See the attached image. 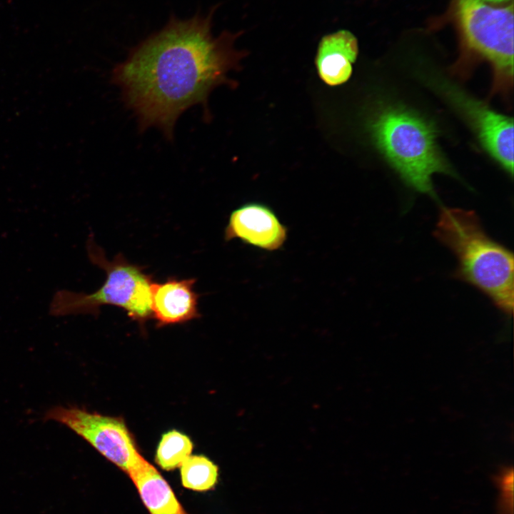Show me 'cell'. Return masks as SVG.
Listing matches in <instances>:
<instances>
[{
  "label": "cell",
  "mask_w": 514,
  "mask_h": 514,
  "mask_svg": "<svg viewBox=\"0 0 514 514\" xmlns=\"http://www.w3.org/2000/svg\"><path fill=\"white\" fill-rule=\"evenodd\" d=\"M215 8L188 19L170 17L165 26L134 46L112 71L111 81L136 115L140 131L154 126L173 138L178 117L201 104L217 86H235L228 73L241 69L246 55L235 46L241 32L213 34Z\"/></svg>",
  "instance_id": "cell-1"
},
{
  "label": "cell",
  "mask_w": 514,
  "mask_h": 514,
  "mask_svg": "<svg viewBox=\"0 0 514 514\" xmlns=\"http://www.w3.org/2000/svg\"><path fill=\"white\" fill-rule=\"evenodd\" d=\"M367 128L377 149L412 189L435 196L433 174L455 176L438 147L433 125L410 110L381 109Z\"/></svg>",
  "instance_id": "cell-3"
},
{
  "label": "cell",
  "mask_w": 514,
  "mask_h": 514,
  "mask_svg": "<svg viewBox=\"0 0 514 514\" xmlns=\"http://www.w3.org/2000/svg\"><path fill=\"white\" fill-rule=\"evenodd\" d=\"M485 1L488 3H493V4H501V3H506L511 0H484Z\"/></svg>",
  "instance_id": "cell-15"
},
{
  "label": "cell",
  "mask_w": 514,
  "mask_h": 514,
  "mask_svg": "<svg viewBox=\"0 0 514 514\" xmlns=\"http://www.w3.org/2000/svg\"><path fill=\"white\" fill-rule=\"evenodd\" d=\"M196 278L170 277L151 284V312L159 326L182 323L198 318L199 294L193 288Z\"/></svg>",
  "instance_id": "cell-9"
},
{
  "label": "cell",
  "mask_w": 514,
  "mask_h": 514,
  "mask_svg": "<svg viewBox=\"0 0 514 514\" xmlns=\"http://www.w3.org/2000/svg\"><path fill=\"white\" fill-rule=\"evenodd\" d=\"M456 11L463 52L452 72L467 79L477 61L492 69L490 95L508 102L513 86V5L493 6L484 0H457Z\"/></svg>",
  "instance_id": "cell-4"
},
{
  "label": "cell",
  "mask_w": 514,
  "mask_h": 514,
  "mask_svg": "<svg viewBox=\"0 0 514 514\" xmlns=\"http://www.w3.org/2000/svg\"><path fill=\"white\" fill-rule=\"evenodd\" d=\"M502 474L500 479L502 488V509L505 514H510L509 510L513 512V508L509 504L513 506V501L509 498L513 500V470H506Z\"/></svg>",
  "instance_id": "cell-14"
},
{
  "label": "cell",
  "mask_w": 514,
  "mask_h": 514,
  "mask_svg": "<svg viewBox=\"0 0 514 514\" xmlns=\"http://www.w3.org/2000/svg\"><path fill=\"white\" fill-rule=\"evenodd\" d=\"M435 236L455 255V275L489 297L506 314L513 310V255L485 232L471 211L442 207Z\"/></svg>",
  "instance_id": "cell-2"
},
{
  "label": "cell",
  "mask_w": 514,
  "mask_h": 514,
  "mask_svg": "<svg viewBox=\"0 0 514 514\" xmlns=\"http://www.w3.org/2000/svg\"><path fill=\"white\" fill-rule=\"evenodd\" d=\"M288 237V228L268 206L250 202L230 214L224 239H240L247 245L268 251L281 248Z\"/></svg>",
  "instance_id": "cell-8"
},
{
  "label": "cell",
  "mask_w": 514,
  "mask_h": 514,
  "mask_svg": "<svg viewBox=\"0 0 514 514\" xmlns=\"http://www.w3.org/2000/svg\"><path fill=\"white\" fill-rule=\"evenodd\" d=\"M448 101L467 120L485 151L507 173H513V119L447 82L438 85Z\"/></svg>",
  "instance_id": "cell-7"
},
{
  "label": "cell",
  "mask_w": 514,
  "mask_h": 514,
  "mask_svg": "<svg viewBox=\"0 0 514 514\" xmlns=\"http://www.w3.org/2000/svg\"><path fill=\"white\" fill-rule=\"evenodd\" d=\"M127 474L150 514H188L167 481L142 455Z\"/></svg>",
  "instance_id": "cell-11"
},
{
  "label": "cell",
  "mask_w": 514,
  "mask_h": 514,
  "mask_svg": "<svg viewBox=\"0 0 514 514\" xmlns=\"http://www.w3.org/2000/svg\"><path fill=\"white\" fill-rule=\"evenodd\" d=\"M86 248L90 261L106 273L104 284L91 293L57 291L50 303L49 313L54 316L98 314L101 306L111 305L124 309L138 322L150 318L152 276L146 274L143 267L128 262L121 253L108 260L93 234L89 236Z\"/></svg>",
  "instance_id": "cell-5"
},
{
  "label": "cell",
  "mask_w": 514,
  "mask_h": 514,
  "mask_svg": "<svg viewBox=\"0 0 514 514\" xmlns=\"http://www.w3.org/2000/svg\"><path fill=\"white\" fill-rule=\"evenodd\" d=\"M180 468L181 483L188 489L206 491L217 483L218 466L203 455L188 456Z\"/></svg>",
  "instance_id": "cell-12"
},
{
  "label": "cell",
  "mask_w": 514,
  "mask_h": 514,
  "mask_svg": "<svg viewBox=\"0 0 514 514\" xmlns=\"http://www.w3.org/2000/svg\"><path fill=\"white\" fill-rule=\"evenodd\" d=\"M193 443L185 434L171 430L163 434L156 450V461L163 470L180 467L191 455Z\"/></svg>",
  "instance_id": "cell-13"
},
{
  "label": "cell",
  "mask_w": 514,
  "mask_h": 514,
  "mask_svg": "<svg viewBox=\"0 0 514 514\" xmlns=\"http://www.w3.org/2000/svg\"><path fill=\"white\" fill-rule=\"evenodd\" d=\"M44 418L70 428L126 473L141 455L121 418L104 415L75 406L53 407Z\"/></svg>",
  "instance_id": "cell-6"
},
{
  "label": "cell",
  "mask_w": 514,
  "mask_h": 514,
  "mask_svg": "<svg viewBox=\"0 0 514 514\" xmlns=\"http://www.w3.org/2000/svg\"><path fill=\"white\" fill-rule=\"evenodd\" d=\"M358 54L356 36L347 30L325 35L318 46L315 64L319 78L329 86L346 83Z\"/></svg>",
  "instance_id": "cell-10"
}]
</instances>
